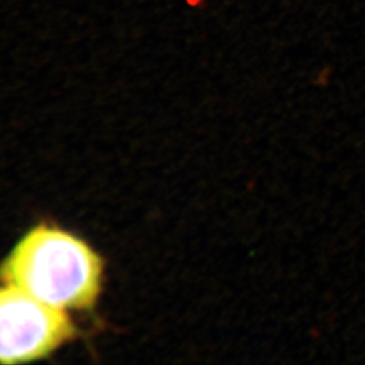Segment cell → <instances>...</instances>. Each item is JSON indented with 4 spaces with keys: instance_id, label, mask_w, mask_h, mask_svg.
Segmentation results:
<instances>
[{
    "instance_id": "2",
    "label": "cell",
    "mask_w": 365,
    "mask_h": 365,
    "mask_svg": "<svg viewBox=\"0 0 365 365\" xmlns=\"http://www.w3.org/2000/svg\"><path fill=\"white\" fill-rule=\"evenodd\" d=\"M78 337L69 313L0 284V364H24L51 357Z\"/></svg>"
},
{
    "instance_id": "1",
    "label": "cell",
    "mask_w": 365,
    "mask_h": 365,
    "mask_svg": "<svg viewBox=\"0 0 365 365\" xmlns=\"http://www.w3.org/2000/svg\"><path fill=\"white\" fill-rule=\"evenodd\" d=\"M0 283L52 307L91 312L105 284V260L84 238L52 223L30 227L0 264Z\"/></svg>"
}]
</instances>
